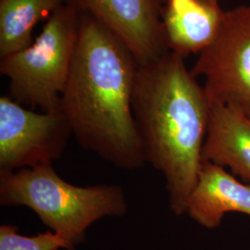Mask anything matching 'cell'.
<instances>
[{"label":"cell","instance_id":"cell-6","mask_svg":"<svg viewBox=\"0 0 250 250\" xmlns=\"http://www.w3.org/2000/svg\"><path fill=\"white\" fill-rule=\"evenodd\" d=\"M72 129L62 110L36 112L8 96L0 98V174L60 159Z\"/></svg>","mask_w":250,"mask_h":250},{"label":"cell","instance_id":"cell-9","mask_svg":"<svg viewBox=\"0 0 250 250\" xmlns=\"http://www.w3.org/2000/svg\"><path fill=\"white\" fill-rule=\"evenodd\" d=\"M224 10L219 3L202 0H167L161 13V28L167 49L188 57L211 44L222 24Z\"/></svg>","mask_w":250,"mask_h":250},{"label":"cell","instance_id":"cell-13","mask_svg":"<svg viewBox=\"0 0 250 250\" xmlns=\"http://www.w3.org/2000/svg\"><path fill=\"white\" fill-rule=\"evenodd\" d=\"M202 1L209 2V3H219L220 2V0H202Z\"/></svg>","mask_w":250,"mask_h":250},{"label":"cell","instance_id":"cell-10","mask_svg":"<svg viewBox=\"0 0 250 250\" xmlns=\"http://www.w3.org/2000/svg\"><path fill=\"white\" fill-rule=\"evenodd\" d=\"M203 161L228 167L250 183V118L224 106L210 109Z\"/></svg>","mask_w":250,"mask_h":250},{"label":"cell","instance_id":"cell-7","mask_svg":"<svg viewBox=\"0 0 250 250\" xmlns=\"http://www.w3.org/2000/svg\"><path fill=\"white\" fill-rule=\"evenodd\" d=\"M167 0H65L79 13L107 27L133 53L138 64L168 52L161 28Z\"/></svg>","mask_w":250,"mask_h":250},{"label":"cell","instance_id":"cell-12","mask_svg":"<svg viewBox=\"0 0 250 250\" xmlns=\"http://www.w3.org/2000/svg\"><path fill=\"white\" fill-rule=\"evenodd\" d=\"M72 250L60 234L46 231L34 236L22 235L11 224L0 226V250Z\"/></svg>","mask_w":250,"mask_h":250},{"label":"cell","instance_id":"cell-4","mask_svg":"<svg viewBox=\"0 0 250 250\" xmlns=\"http://www.w3.org/2000/svg\"><path fill=\"white\" fill-rule=\"evenodd\" d=\"M79 20V12L64 3L48 18L32 45L1 58L0 73L9 80L10 99L43 112L61 109L77 42Z\"/></svg>","mask_w":250,"mask_h":250},{"label":"cell","instance_id":"cell-2","mask_svg":"<svg viewBox=\"0 0 250 250\" xmlns=\"http://www.w3.org/2000/svg\"><path fill=\"white\" fill-rule=\"evenodd\" d=\"M132 107L146 163L165 180L170 210L186 214L203 158L211 105L185 58L138 64Z\"/></svg>","mask_w":250,"mask_h":250},{"label":"cell","instance_id":"cell-1","mask_svg":"<svg viewBox=\"0 0 250 250\" xmlns=\"http://www.w3.org/2000/svg\"><path fill=\"white\" fill-rule=\"evenodd\" d=\"M79 14L61 110L84 150L119 169L137 170L146 163L132 107L138 62L107 27Z\"/></svg>","mask_w":250,"mask_h":250},{"label":"cell","instance_id":"cell-3","mask_svg":"<svg viewBox=\"0 0 250 250\" xmlns=\"http://www.w3.org/2000/svg\"><path fill=\"white\" fill-rule=\"evenodd\" d=\"M0 204L31 208L72 250L85 239L92 224L123 217L128 210L121 186H75L62 178L52 164L0 174Z\"/></svg>","mask_w":250,"mask_h":250},{"label":"cell","instance_id":"cell-5","mask_svg":"<svg viewBox=\"0 0 250 250\" xmlns=\"http://www.w3.org/2000/svg\"><path fill=\"white\" fill-rule=\"evenodd\" d=\"M205 78L211 106L230 107L250 118V5L225 11L211 44L191 70Z\"/></svg>","mask_w":250,"mask_h":250},{"label":"cell","instance_id":"cell-8","mask_svg":"<svg viewBox=\"0 0 250 250\" xmlns=\"http://www.w3.org/2000/svg\"><path fill=\"white\" fill-rule=\"evenodd\" d=\"M229 212L250 216V184H243L222 166L203 161L186 213L199 225L213 229Z\"/></svg>","mask_w":250,"mask_h":250},{"label":"cell","instance_id":"cell-11","mask_svg":"<svg viewBox=\"0 0 250 250\" xmlns=\"http://www.w3.org/2000/svg\"><path fill=\"white\" fill-rule=\"evenodd\" d=\"M65 0H0V58L21 51L34 43L36 23Z\"/></svg>","mask_w":250,"mask_h":250}]
</instances>
